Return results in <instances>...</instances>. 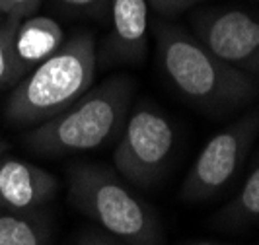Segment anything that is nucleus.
I'll use <instances>...</instances> for the list:
<instances>
[{"mask_svg":"<svg viewBox=\"0 0 259 245\" xmlns=\"http://www.w3.org/2000/svg\"><path fill=\"white\" fill-rule=\"evenodd\" d=\"M154 37L160 70L193 107L222 117L259 100V78L226 65L193 33L160 20Z\"/></svg>","mask_w":259,"mask_h":245,"instance_id":"nucleus-1","label":"nucleus"},{"mask_svg":"<svg viewBox=\"0 0 259 245\" xmlns=\"http://www.w3.org/2000/svg\"><path fill=\"white\" fill-rule=\"evenodd\" d=\"M96 68L94 35L78 31L18 82L4 105L6 121L14 127H35L63 113L92 88Z\"/></svg>","mask_w":259,"mask_h":245,"instance_id":"nucleus-2","label":"nucleus"},{"mask_svg":"<svg viewBox=\"0 0 259 245\" xmlns=\"http://www.w3.org/2000/svg\"><path fill=\"white\" fill-rule=\"evenodd\" d=\"M137 91L131 76H111L94 86L63 113L35 125L27 146L41 156L90 152L119 138Z\"/></svg>","mask_w":259,"mask_h":245,"instance_id":"nucleus-3","label":"nucleus"},{"mask_svg":"<svg viewBox=\"0 0 259 245\" xmlns=\"http://www.w3.org/2000/svg\"><path fill=\"white\" fill-rule=\"evenodd\" d=\"M68 201L125 245H164L156 210L105 166L76 164L70 168Z\"/></svg>","mask_w":259,"mask_h":245,"instance_id":"nucleus-4","label":"nucleus"},{"mask_svg":"<svg viewBox=\"0 0 259 245\" xmlns=\"http://www.w3.org/2000/svg\"><path fill=\"white\" fill-rule=\"evenodd\" d=\"M176 144L169 117L152 102H139L117 138L113 164L119 177L137 189L154 187L169 168Z\"/></svg>","mask_w":259,"mask_h":245,"instance_id":"nucleus-5","label":"nucleus"},{"mask_svg":"<svg viewBox=\"0 0 259 245\" xmlns=\"http://www.w3.org/2000/svg\"><path fill=\"white\" fill-rule=\"evenodd\" d=\"M259 134V105L212 134L183 179L180 199L203 203L222 193L244 168Z\"/></svg>","mask_w":259,"mask_h":245,"instance_id":"nucleus-6","label":"nucleus"},{"mask_svg":"<svg viewBox=\"0 0 259 245\" xmlns=\"http://www.w3.org/2000/svg\"><path fill=\"white\" fill-rule=\"evenodd\" d=\"M193 35L226 65L259 78V16L240 8L205 10L193 20Z\"/></svg>","mask_w":259,"mask_h":245,"instance_id":"nucleus-7","label":"nucleus"},{"mask_svg":"<svg viewBox=\"0 0 259 245\" xmlns=\"http://www.w3.org/2000/svg\"><path fill=\"white\" fill-rule=\"evenodd\" d=\"M111 33L105 39V63L141 65L148 53V2L109 0Z\"/></svg>","mask_w":259,"mask_h":245,"instance_id":"nucleus-8","label":"nucleus"},{"mask_svg":"<svg viewBox=\"0 0 259 245\" xmlns=\"http://www.w3.org/2000/svg\"><path fill=\"white\" fill-rule=\"evenodd\" d=\"M57 193V179L47 169L18 158L0 160V208L29 214Z\"/></svg>","mask_w":259,"mask_h":245,"instance_id":"nucleus-9","label":"nucleus"},{"mask_svg":"<svg viewBox=\"0 0 259 245\" xmlns=\"http://www.w3.org/2000/svg\"><path fill=\"white\" fill-rule=\"evenodd\" d=\"M65 43L63 26L49 16H27L18 22L14 33V49L24 72L49 59Z\"/></svg>","mask_w":259,"mask_h":245,"instance_id":"nucleus-10","label":"nucleus"},{"mask_svg":"<svg viewBox=\"0 0 259 245\" xmlns=\"http://www.w3.org/2000/svg\"><path fill=\"white\" fill-rule=\"evenodd\" d=\"M214 224L228 232H242L259 226V154L242 189L214 214Z\"/></svg>","mask_w":259,"mask_h":245,"instance_id":"nucleus-11","label":"nucleus"},{"mask_svg":"<svg viewBox=\"0 0 259 245\" xmlns=\"http://www.w3.org/2000/svg\"><path fill=\"white\" fill-rule=\"evenodd\" d=\"M0 245H47V233L29 214H0Z\"/></svg>","mask_w":259,"mask_h":245,"instance_id":"nucleus-12","label":"nucleus"},{"mask_svg":"<svg viewBox=\"0 0 259 245\" xmlns=\"http://www.w3.org/2000/svg\"><path fill=\"white\" fill-rule=\"evenodd\" d=\"M18 22V18H4V22L0 24V88L16 84L26 76L14 49V33Z\"/></svg>","mask_w":259,"mask_h":245,"instance_id":"nucleus-13","label":"nucleus"},{"mask_svg":"<svg viewBox=\"0 0 259 245\" xmlns=\"http://www.w3.org/2000/svg\"><path fill=\"white\" fill-rule=\"evenodd\" d=\"M59 4L72 14L102 18L109 12V0H59Z\"/></svg>","mask_w":259,"mask_h":245,"instance_id":"nucleus-14","label":"nucleus"},{"mask_svg":"<svg viewBox=\"0 0 259 245\" xmlns=\"http://www.w3.org/2000/svg\"><path fill=\"white\" fill-rule=\"evenodd\" d=\"M43 0H0V14L4 18H27L35 14Z\"/></svg>","mask_w":259,"mask_h":245,"instance_id":"nucleus-15","label":"nucleus"},{"mask_svg":"<svg viewBox=\"0 0 259 245\" xmlns=\"http://www.w3.org/2000/svg\"><path fill=\"white\" fill-rule=\"evenodd\" d=\"M146 2H150V6L162 16H176L195 6L199 0H146Z\"/></svg>","mask_w":259,"mask_h":245,"instance_id":"nucleus-16","label":"nucleus"},{"mask_svg":"<svg viewBox=\"0 0 259 245\" xmlns=\"http://www.w3.org/2000/svg\"><path fill=\"white\" fill-rule=\"evenodd\" d=\"M78 245H125L123 241L119 243V239L109 235V233H104L100 230H88L84 232L80 237H78Z\"/></svg>","mask_w":259,"mask_h":245,"instance_id":"nucleus-17","label":"nucleus"},{"mask_svg":"<svg viewBox=\"0 0 259 245\" xmlns=\"http://www.w3.org/2000/svg\"><path fill=\"white\" fill-rule=\"evenodd\" d=\"M187 245H232V243H217V241H191Z\"/></svg>","mask_w":259,"mask_h":245,"instance_id":"nucleus-18","label":"nucleus"},{"mask_svg":"<svg viewBox=\"0 0 259 245\" xmlns=\"http://www.w3.org/2000/svg\"><path fill=\"white\" fill-rule=\"evenodd\" d=\"M4 148H6V144H4V140H2V138H0V154H2V152H4Z\"/></svg>","mask_w":259,"mask_h":245,"instance_id":"nucleus-19","label":"nucleus"},{"mask_svg":"<svg viewBox=\"0 0 259 245\" xmlns=\"http://www.w3.org/2000/svg\"><path fill=\"white\" fill-rule=\"evenodd\" d=\"M2 22H4V16H2V14H0V24H2Z\"/></svg>","mask_w":259,"mask_h":245,"instance_id":"nucleus-20","label":"nucleus"}]
</instances>
